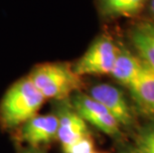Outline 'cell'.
I'll use <instances>...</instances> for the list:
<instances>
[{"instance_id":"cell-1","label":"cell","mask_w":154,"mask_h":153,"mask_svg":"<svg viewBox=\"0 0 154 153\" xmlns=\"http://www.w3.org/2000/svg\"><path fill=\"white\" fill-rule=\"evenodd\" d=\"M45 97L29 77H24L6 90L0 102V122L6 128L23 125L37 115Z\"/></svg>"},{"instance_id":"cell-2","label":"cell","mask_w":154,"mask_h":153,"mask_svg":"<svg viewBox=\"0 0 154 153\" xmlns=\"http://www.w3.org/2000/svg\"><path fill=\"white\" fill-rule=\"evenodd\" d=\"M28 77L45 99L65 100L83 87L82 77L68 63L40 64Z\"/></svg>"},{"instance_id":"cell-3","label":"cell","mask_w":154,"mask_h":153,"mask_svg":"<svg viewBox=\"0 0 154 153\" xmlns=\"http://www.w3.org/2000/svg\"><path fill=\"white\" fill-rule=\"evenodd\" d=\"M119 48L112 38L100 35L94 40L73 68L79 76L110 75Z\"/></svg>"},{"instance_id":"cell-4","label":"cell","mask_w":154,"mask_h":153,"mask_svg":"<svg viewBox=\"0 0 154 153\" xmlns=\"http://www.w3.org/2000/svg\"><path fill=\"white\" fill-rule=\"evenodd\" d=\"M73 107L86 122L91 123L106 134L117 137L120 135V125L109 112L99 102L85 93H76L73 97Z\"/></svg>"},{"instance_id":"cell-5","label":"cell","mask_w":154,"mask_h":153,"mask_svg":"<svg viewBox=\"0 0 154 153\" xmlns=\"http://www.w3.org/2000/svg\"><path fill=\"white\" fill-rule=\"evenodd\" d=\"M90 96L106 107L119 125L131 126L133 124L132 112L124 93L119 87L109 84H96L91 89Z\"/></svg>"},{"instance_id":"cell-6","label":"cell","mask_w":154,"mask_h":153,"mask_svg":"<svg viewBox=\"0 0 154 153\" xmlns=\"http://www.w3.org/2000/svg\"><path fill=\"white\" fill-rule=\"evenodd\" d=\"M59 120L56 115H35L22 126L20 137L32 147L49 144L57 139Z\"/></svg>"},{"instance_id":"cell-7","label":"cell","mask_w":154,"mask_h":153,"mask_svg":"<svg viewBox=\"0 0 154 153\" xmlns=\"http://www.w3.org/2000/svg\"><path fill=\"white\" fill-rule=\"evenodd\" d=\"M56 115L59 120L57 139L62 146L90 134L87 122L75 110L73 106H69L67 103L62 105Z\"/></svg>"},{"instance_id":"cell-8","label":"cell","mask_w":154,"mask_h":153,"mask_svg":"<svg viewBox=\"0 0 154 153\" xmlns=\"http://www.w3.org/2000/svg\"><path fill=\"white\" fill-rule=\"evenodd\" d=\"M128 90L144 112L154 115V71L143 63L138 77Z\"/></svg>"},{"instance_id":"cell-9","label":"cell","mask_w":154,"mask_h":153,"mask_svg":"<svg viewBox=\"0 0 154 153\" xmlns=\"http://www.w3.org/2000/svg\"><path fill=\"white\" fill-rule=\"evenodd\" d=\"M142 61L125 49H119L110 75L127 89L134 83L141 71Z\"/></svg>"},{"instance_id":"cell-10","label":"cell","mask_w":154,"mask_h":153,"mask_svg":"<svg viewBox=\"0 0 154 153\" xmlns=\"http://www.w3.org/2000/svg\"><path fill=\"white\" fill-rule=\"evenodd\" d=\"M130 40L145 65L154 71V24L142 22L130 31Z\"/></svg>"},{"instance_id":"cell-11","label":"cell","mask_w":154,"mask_h":153,"mask_svg":"<svg viewBox=\"0 0 154 153\" xmlns=\"http://www.w3.org/2000/svg\"><path fill=\"white\" fill-rule=\"evenodd\" d=\"M101 9L109 16H129L137 14L146 0H100Z\"/></svg>"},{"instance_id":"cell-12","label":"cell","mask_w":154,"mask_h":153,"mask_svg":"<svg viewBox=\"0 0 154 153\" xmlns=\"http://www.w3.org/2000/svg\"><path fill=\"white\" fill-rule=\"evenodd\" d=\"M139 153H154V121L143 126L135 137V147Z\"/></svg>"},{"instance_id":"cell-13","label":"cell","mask_w":154,"mask_h":153,"mask_svg":"<svg viewBox=\"0 0 154 153\" xmlns=\"http://www.w3.org/2000/svg\"><path fill=\"white\" fill-rule=\"evenodd\" d=\"M64 153H91L94 149V142L91 134L77 139L67 145L62 146Z\"/></svg>"},{"instance_id":"cell-14","label":"cell","mask_w":154,"mask_h":153,"mask_svg":"<svg viewBox=\"0 0 154 153\" xmlns=\"http://www.w3.org/2000/svg\"><path fill=\"white\" fill-rule=\"evenodd\" d=\"M21 153H43V152L35 147H31V148H27V149H25V150H23Z\"/></svg>"},{"instance_id":"cell-15","label":"cell","mask_w":154,"mask_h":153,"mask_svg":"<svg viewBox=\"0 0 154 153\" xmlns=\"http://www.w3.org/2000/svg\"><path fill=\"white\" fill-rule=\"evenodd\" d=\"M122 153H139V152L137 151L134 147H130V148H127L126 150L123 151Z\"/></svg>"},{"instance_id":"cell-16","label":"cell","mask_w":154,"mask_h":153,"mask_svg":"<svg viewBox=\"0 0 154 153\" xmlns=\"http://www.w3.org/2000/svg\"><path fill=\"white\" fill-rule=\"evenodd\" d=\"M149 9H150V12H151V13H152V15L154 16V0H150Z\"/></svg>"},{"instance_id":"cell-17","label":"cell","mask_w":154,"mask_h":153,"mask_svg":"<svg viewBox=\"0 0 154 153\" xmlns=\"http://www.w3.org/2000/svg\"><path fill=\"white\" fill-rule=\"evenodd\" d=\"M91 153H106V152H96V151H94V152H91Z\"/></svg>"}]
</instances>
